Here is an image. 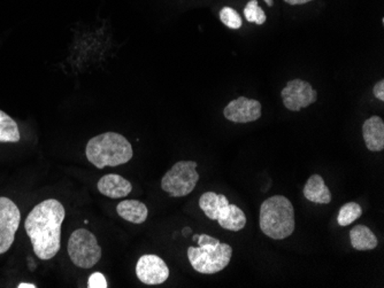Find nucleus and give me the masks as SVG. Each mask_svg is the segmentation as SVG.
Segmentation results:
<instances>
[{
  "mask_svg": "<svg viewBox=\"0 0 384 288\" xmlns=\"http://www.w3.org/2000/svg\"><path fill=\"white\" fill-rule=\"evenodd\" d=\"M366 148L371 152H381L384 148V122L380 116L369 117L363 124Z\"/></svg>",
  "mask_w": 384,
  "mask_h": 288,
  "instance_id": "obj_12",
  "label": "nucleus"
},
{
  "mask_svg": "<svg viewBox=\"0 0 384 288\" xmlns=\"http://www.w3.org/2000/svg\"><path fill=\"white\" fill-rule=\"evenodd\" d=\"M21 135L16 121L0 111V143H19Z\"/></svg>",
  "mask_w": 384,
  "mask_h": 288,
  "instance_id": "obj_18",
  "label": "nucleus"
},
{
  "mask_svg": "<svg viewBox=\"0 0 384 288\" xmlns=\"http://www.w3.org/2000/svg\"><path fill=\"white\" fill-rule=\"evenodd\" d=\"M281 97L286 109L299 112L317 102L318 92L306 80L296 78L288 82L281 92Z\"/></svg>",
  "mask_w": 384,
  "mask_h": 288,
  "instance_id": "obj_8",
  "label": "nucleus"
},
{
  "mask_svg": "<svg viewBox=\"0 0 384 288\" xmlns=\"http://www.w3.org/2000/svg\"><path fill=\"white\" fill-rule=\"evenodd\" d=\"M21 222L19 208L12 200L0 196V255L12 247Z\"/></svg>",
  "mask_w": 384,
  "mask_h": 288,
  "instance_id": "obj_7",
  "label": "nucleus"
},
{
  "mask_svg": "<svg viewBox=\"0 0 384 288\" xmlns=\"http://www.w3.org/2000/svg\"><path fill=\"white\" fill-rule=\"evenodd\" d=\"M244 16L248 21L253 22L258 25H264L267 20L264 11L260 7L257 0H251L246 4L245 8H244Z\"/></svg>",
  "mask_w": 384,
  "mask_h": 288,
  "instance_id": "obj_20",
  "label": "nucleus"
},
{
  "mask_svg": "<svg viewBox=\"0 0 384 288\" xmlns=\"http://www.w3.org/2000/svg\"><path fill=\"white\" fill-rule=\"evenodd\" d=\"M68 255L76 267L90 269L102 258V247L95 234L86 229H77L68 240Z\"/></svg>",
  "mask_w": 384,
  "mask_h": 288,
  "instance_id": "obj_6",
  "label": "nucleus"
},
{
  "mask_svg": "<svg viewBox=\"0 0 384 288\" xmlns=\"http://www.w3.org/2000/svg\"><path fill=\"white\" fill-rule=\"evenodd\" d=\"M198 247L187 248V258L197 272L213 275L220 272L231 263L233 248L228 244L207 234H199Z\"/></svg>",
  "mask_w": 384,
  "mask_h": 288,
  "instance_id": "obj_4",
  "label": "nucleus"
},
{
  "mask_svg": "<svg viewBox=\"0 0 384 288\" xmlns=\"http://www.w3.org/2000/svg\"><path fill=\"white\" fill-rule=\"evenodd\" d=\"M88 287L89 288H107V282L104 275L100 272H95L90 276L88 280Z\"/></svg>",
  "mask_w": 384,
  "mask_h": 288,
  "instance_id": "obj_22",
  "label": "nucleus"
},
{
  "mask_svg": "<svg viewBox=\"0 0 384 288\" xmlns=\"http://www.w3.org/2000/svg\"><path fill=\"white\" fill-rule=\"evenodd\" d=\"M223 115L231 122H255L262 117V104L255 99L240 97L226 106Z\"/></svg>",
  "mask_w": 384,
  "mask_h": 288,
  "instance_id": "obj_10",
  "label": "nucleus"
},
{
  "mask_svg": "<svg viewBox=\"0 0 384 288\" xmlns=\"http://www.w3.org/2000/svg\"><path fill=\"white\" fill-rule=\"evenodd\" d=\"M375 98H378V100L384 102V80H381L378 83L375 84L374 90H373Z\"/></svg>",
  "mask_w": 384,
  "mask_h": 288,
  "instance_id": "obj_23",
  "label": "nucleus"
},
{
  "mask_svg": "<svg viewBox=\"0 0 384 288\" xmlns=\"http://www.w3.org/2000/svg\"><path fill=\"white\" fill-rule=\"evenodd\" d=\"M363 215V208L359 203H347L342 205L339 212H338L337 223L341 227H347L350 224L359 220Z\"/></svg>",
  "mask_w": 384,
  "mask_h": 288,
  "instance_id": "obj_19",
  "label": "nucleus"
},
{
  "mask_svg": "<svg viewBox=\"0 0 384 288\" xmlns=\"http://www.w3.org/2000/svg\"><path fill=\"white\" fill-rule=\"evenodd\" d=\"M220 20H221L222 23L228 27V28L240 29L243 25V20L240 18V14L237 11H235L234 8L231 7H223L221 11H220Z\"/></svg>",
  "mask_w": 384,
  "mask_h": 288,
  "instance_id": "obj_21",
  "label": "nucleus"
},
{
  "mask_svg": "<svg viewBox=\"0 0 384 288\" xmlns=\"http://www.w3.org/2000/svg\"><path fill=\"white\" fill-rule=\"evenodd\" d=\"M264 3L267 4V6H274V0H264Z\"/></svg>",
  "mask_w": 384,
  "mask_h": 288,
  "instance_id": "obj_26",
  "label": "nucleus"
},
{
  "mask_svg": "<svg viewBox=\"0 0 384 288\" xmlns=\"http://www.w3.org/2000/svg\"><path fill=\"white\" fill-rule=\"evenodd\" d=\"M117 212L124 221L134 224L144 223L149 216L148 207L139 200H124L117 205Z\"/></svg>",
  "mask_w": 384,
  "mask_h": 288,
  "instance_id": "obj_15",
  "label": "nucleus"
},
{
  "mask_svg": "<svg viewBox=\"0 0 384 288\" xmlns=\"http://www.w3.org/2000/svg\"><path fill=\"white\" fill-rule=\"evenodd\" d=\"M286 4L289 5H304V4L310 3V1H313V0H284Z\"/></svg>",
  "mask_w": 384,
  "mask_h": 288,
  "instance_id": "obj_24",
  "label": "nucleus"
},
{
  "mask_svg": "<svg viewBox=\"0 0 384 288\" xmlns=\"http://www.w3.org/2000/svg\"><path fill=\"white\" fill-rule=\"evenodd\" d=\"M295 209L284 196H274L264 200L260 207V229L272 239L283 240L295 231Z\"/></svg>",
  "mask_w": 384,
  "mask_h": 288,
  "instance_id": "obj_3",
  "label": "nucleus"
},
{
  "mask_svg": "<svg viewBox=\"0 0 384 288\" xmlns=\"http://www.w3.org/2000/svg\"><path fill=\"white\" fill-rule=\"evenodd\" d=\"M216 222L225 230L238 232L245 227L246 216L238 205L229 203L222 208Z\"/></svg>",
  "mask_w": 384,
  "mask_h": 288,
  "instance_id": "obj_14",
  "label": "nucleus"
},
{
  "mask_svg": "<svg viewBox=\"0 0 384 288\" xmlns=\"http://www.w3.org/2000/svg\"><path fill=\"white\" fill-rule=\"evenodd\" d=\"M65 207L56 199L38 203L25 218V232L30 238L35 254L40 260H51L62 247V225Z\"/></svg>",
  "mask_w": 384,
  "mask_h": 288,
  "instance_id": "obj_1",
  "label": "nucleus"
},
{
  "mask_svg": "<svg viewBox=\"0 0 384 288\" xmlns=\"http://www.w3.org/2000/svg\"><path fill=\"white\" fill-rule=\"evenodd\" d=\"M229 203L227 196L223 194L214 193V192H206L200 196L199 207L206 215L209 220L216 221L218 216L221 212L222 208Z\"/></svg>",
  "mask_w": 384,
  "mask_h": 288,
  "instance_id": "obj_17",
  "label": "nucleus"
},
{
  "mask_svg": "<svg viewBox=\"0 0 384 288\" xmlns=\"http://www.w3.org/2000/svg\"><path fill=\"white\" fill-rule=\"evenodd\" d=\"M304 196L308 201L318 205H328L332 203V192L329 190L322 176L312 175L304 186Z\"/></svg>",
  "mask_w": 384,
  "mask_h": 288,
  "instance_id": "obj_13",
  "label": "nucleus"
},
{
  "mask_svg": "<svg viewBox=\"0 0 384 288\" xmlns=\"http://www.w3.org/2000/svg\"><path fill=\"white\" fill-rule=\"evenodd\" d=\"M198 236H199V234H194V238H192V239H194V241H197Z\"/></svg>",
  "mask_w": 384,
  "mask_h": 288,
  "instance_id": "obj_27",
  "label": "nucleus"
},
{
  "mask_svg": "<svg viewBox=\"0 0 384 288\" xmlns=\"http://www.w3.org/2000/svg\"><path fill=\"white\" fill-rule=\"evenodd\" d=\"M351 245L356 251H373L378 245V236L366 225H356L350 231Z\"/></svg>",
  "mask_w": 384,
  "mask_h": 288,
  "instance_id": "obj_16",
  "label": "nucleus"
},
{
  "mask_svg": "<svg viewBox=\"0 0 384 288\" xmlns=\"http://www.w3.org/2000/svg\"><path fill=\"white\" fill-rule=\"evenodd\" d=\"M97 187L103 196L111 199H121L128 196L132 191V183L127 181L122 176L115 175V174L100 178Z\"/></svg>",
  "mask_w": 384,
  "mask_h": 288,
  "instance_id": "obj_11",
  "label": "nucleus"
},
{
  "mask_svg": "<svg viewBox=\"0 0 384 288\" xmlns=\"http://www.w3.org/2000/svg\"><path fill=\"white\" fill-rule=\"evenodd\" d=\"M136 276L145 285H160L168 279L169 269L157 255H143L136 264Z\"/></svg>",
  "mask_w": 384,
  "mask_h": 288,
  "instance_id": "obj_9",
  "label": "nucleus"
},
{
  "mask_svg": "<svg viewBox=\"0 0 384 288\" xmlns=\"http://www.w3.org/2000/svg\"><path fill=\"white\" fill-rule=\"evenodd\" d=\"M197 167L194 161L175 163L161 179V188L173 198L189 196L199 181Z\"/></svg>",
  "mask_w": 384,
  "mask_h": 288,
  "instance_id": "obj_5",
  "label": "nucleus"
},
{
  "mask_svg": "<svg viewBox=\"0 0 384 288\" xmlns=\"http://www.w3.org/2000/svg\"><path fill=\"white\" fill-rule=\"evenodd\" d=\"M86 159L98 169L117 167L129 162L134 152L129 140L117 132H105L90 139Z\"/></svg>",
  "mask_w": 384,
  "mask_h": 288,
  "instance_id": "obj_2",
  "label": "nucleus"
},
{
  "mask_svg": "<svg viewBox=\"0 0 384 288\" xmlns=\"http://www.w3.org/2000/svg\"><path fill=\"white\" fill-rule=\"evenodd\" d=\"M37 286L34 285V284H25V282H21L18 285V288H36Z\"/></svg>",
  "mask_w": 384,
  "mask_h": 288,
  "instance_id": "obj_25",
  "label": "nucleus"
}]
</instances>
